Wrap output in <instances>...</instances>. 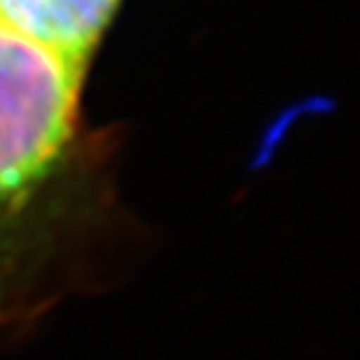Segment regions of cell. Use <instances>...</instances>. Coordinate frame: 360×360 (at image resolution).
Returning a JSON list of instances; mask_svg holds the SVG:
<instances>
[{"label":"cell","instance_id":"cell-1","mask_svg":"<svg viewBox=\"0 0 360 360\" xmlns=\"http://www.w3.org/2000/svg\"><path fill=\"white\" fill-rule=\"evenodd\" d=\"M82 66L0 28V215L45 180L73 136Z\"/></svg>","mask_w":360,"mask_h":360},{"label":"cell","instance_id":"cell-2","mask_svg":"<svg viewBox=\"0 0 360 360\" xmlns=\"http://www.w3.org/2000/svg\"><path fill=\"white\" fill-rule=\"evenodd\" d=\"M117 0H0V28L84 66Z\"/></svg>","mask_w":360,"mask_h":360}]
</instances>
